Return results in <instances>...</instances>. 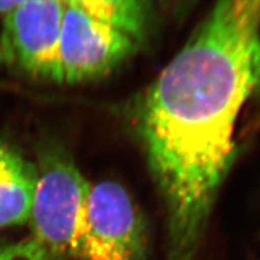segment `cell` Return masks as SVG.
I'll list each match as a JSON object with an SVG mask.
<instances>
[{"label":"cell","instance_id":"3","mask_svg":"<svg viewBox=\"0 0 260 260\" xmlns=\"http://www.w3.org/2000/svg\"><path fill=\"white\" fill-rule=\"evenodd\" d=\"M146 222L121 183H90L81 218L75 260H148Z\"/></svg>","mask_w":260,"mask_h":260},{"label":"cell","instance_id":"6","mask_svg":"<svg viewBox=\"0 0 260 260\" xmlns=\"http://www.w3.org/2000/svg\"><path fill=\"white\" fill-rule=\"evenodd\" d=\"M38 170L14 146L0 141V226L30 218Z\"/></svg>","mask_w":260,"mask_h":260},{"label":"cell","instance_id":"11","mask_svg":"<svg viewBox=\"0 0 260 260\" xmlns=\"http://www.w3.org/2000/svg\"><path fill=\"white\" fill-rule=\"evenodd\" d=\"M194 2H197V0H181L182 4H193Z\"/></svg>","mask_w":260,"mask_h":260},{"label":"cell","instance_id":"1","mask_svg":"<svg viewBox=\"0 0 260 260\" xmlns=\"http://www.w3.org/2000/svg\"><path fill=\"white\" fill-rule=\"evenodd\" d=\"M260 87V0H214L133 119L165 218V260H197Z\"/></svg>","mask_w":260,"mask_h":260},{"label":"cell","instance_id":"4","mask_svg":"<svg viewBox=\"0 0 260 260\" xmlns=\"http://www.w3.org/2000/svg\"><path fill=\"white\" fill-rule=\"evenodd\" d=\"M139 47L124 32L65 5L59 45L61 82L83 83L109 76Z\"/></svg>","mask_w":260,"mask_h":260},{"label":"cell","instance_id":"10","mask_svg":"<svg viewBox=\"0 0 260 260\" xmlns=\"http://www.w3.org/2000/svg\"><path fill=\"white\" fill-rule=\"evenodd\" d=\"M4 60V51H3V46H2V41H0V61Z\"/></svg>","mask_w":260,"mask_h":260},{"label":"cell","instance_id":"9","mask_svg":"<svg viewBox=\"0 0 260 260\" xmlns=\"http://www.w3.org/2000/svg\"><path fill=\"white\" fill-rule=\"evenodd\" d=\"M31 0H0V14H8L12 9Z\"/></svg>","mask_w":260,"mask_h":260},{"label":"cell","instance_id":"2","mask_svg":"<svg viewBox=\"0 0 260 260\" xmlns=\"http://www.w3.org/2000/svg\"><path fill=\"white\" fill-rule=\"evenodd\" d=\"M30 212L32 237L48 258H73L90 183L73 158L59 147L47 148L37 167Z\"/></svg>","mask_w":260,"mask_h":260},{"label":"cell","instance_id":"5","mask_svg":"<svg viewBox=\"0 0 260 260\" xmlns=\"http://www.w3.org/2000/svg\"><path fill=\"white\" fill-rule=\"evenodd\" d=\"M63 0H31L5 14L4 59L37 79L61 82L59 45Z\"/></svg>","mask_w":260,"mask_h":260},{"label":"cell","instance_id":"8","mask_svg":"<svg viewBox=\"0 0 260 260\" xmlns=\"http://www.w3.org/2000/svg\"><path fill=\"white\" fill-rule=\"evenodd\" d=\"M0 260H51L32 239L18 242H0Z\"/></svg>","mask_w":260,"mask_h":260},{"label":"cell","instance_id":"7","mask_svg":"<svg viewBox=\"0 0 260 260\" xmlns=\"http://www.w3.org/2000/svg\"><path fill=\"white\" fill-rule=\"evenodd\" d=\"M84 14L124 32L141 46L149 30L147 0H63Z\"/></svg>","mask_w":260,"mask_h":260}]
</instances>
